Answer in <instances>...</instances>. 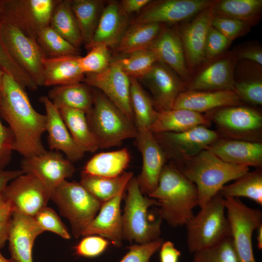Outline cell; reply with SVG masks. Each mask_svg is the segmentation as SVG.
I'll return each mask as SVG.
<instances>
[{
    "mask_svg": "<svg viewBox=\"0 0 262 262\" xmlns=\"http://www.w3.org/2000/svg\"><path fill=\"white\" fill-rule=\"evenodd\" d=\"M124 213L122 215L123 237L131 242L142 244L160 239L162 218H155L148 211L157 201L144 196L136 177H132L127 186Z\"/></svg>",
    "mask_w": 262,
    "mask_h": 262,
    "instance_id": "8992f818",
    "label": "cell"
},
{
    "mask_svg": "<svg viewBox=\"0 0 262 262\" xmlns=\"http://www.w3.org/2000/svg\"><path fill=\"white\" fill-rule=\"evenodd\" d=\"M20 164L24 173L38 179L49 195L63 181L71 177L75 171L73 163L55 150H47L39 155L23 158Z\"/></svg>",
    "mask_w": 262,
    "mask_h": 262,
    "instance_id": "9a60e30c",
    "label": "cell"
},
{
    "mask_svg": "<svg viewBox=\"0 0 262 262\" xmlns=\"http://www.w3.org/2000/svg\"><path fill=\"white\" fill-rule=\"evenodd\" d=\"M24 174L21 170H5L0 169V193H1L10 181L21 175Z\"/></svg>",
    "mask_w": 262,
    "mask_h": 262,
    "instance_id": "6f0895ef",
    "label": "cell"
},
{
    "mask_svg": "<svg viewBox=\"0 0 262 262\" xmlns=\"http://www.w3.org/2000/svg\"><path fill=\"white\" fill-rule=\"evenodd\" d=\"M59 0H0V21L18 28L36 40L39 32L49 25Z\"/></svg>",
    "mask_w": 262,
    "mask_h": 262,
    "instance_id": "9c48e42d",
    "label": "cell"
},
{
    "mask_svg": "<svg viewBox=\"0 0 262 262\" xmlns=\"http://www.w3.org/2000/svg\"><path fill=\"white\" fill-rule=\"evenodd\" d=\"M92 92L93 106L86 117L99 148L119 146L126 139L136 138L135 124L100 91Z\"/></svg>",
    "mask_w": 262,
    "mask_h": 262,
    "instance_id": "277c9868",
    "label": "cell"
},
{
    "mask_svg": "<svg viewBox=\"0 0 262 262\" xmlns=\"http://www.w3.org/2000/svg\"><path fill=\"white\" fill-rule=\"evenodd\" d=\"M136 138L143 160L142 170L136 180L143 194L148 196L156 188L166 155L153 134L148 129L136 128Z\"/></svg>",
    "mask_w": 262,
    "mask_h": 262,
    "instance_id": "e0dca14e",
    "label": "cell"
},
{
    "mask_svg": "<svg viewBox=\"0 0 262 262\" xmlns=\"http://www.w3.org/2000/svg\"><path fill=\"white\" fill-rule=\"evenodd\" d=\"M175 165L196 186L200 207L217 195L226 183L249 171V167L224 162L207 149Z\"/></svg>",
    "mask_w": 262,
    "mask_h": 262,
    "instance_id": "3957f363",
    "label": "cell"
},
{
    "mask_svg": "<svg viewBox=\"0 0 262 262\" xmlns=\"http://www.w3.org/2000/svg\"><path fill=\"white\" fill-rule=\"evenodd\" d=\"M24 89L4 73L0 90V115L13 133V150L28 158L47 151L42 142L47 119L46 115L33 108Z\"/></svg>",
    "mask_w": 262,
    "mask_h": 262,
    "instance_id": "6da1fadb",
    "label": "cell"
},
{
    "mask_svg": "<svg viewBox=\"0 0 262 262\" xmlns=\"http://www.w3.org/2000/svg\"><path fill=\"white\" fill-rule=\"evenodd\" d=\"M110 242L98 235H91L84 238L74 247L75 254L80 257L94 258L102 254Z\"/></svg>",
    "mask_w": 262,
    "mask_h": 262,
    "instance_id": "c3c4849f",
    "label": "cell"
},
{
    "mask_svg": "<svg viewBox=\"0 0 262 262\" xmlns=\"http://www.w3.org/2000/svg\"><path fill=\"white\" fill-rule=\"evenodd\" d=\"M148 196L157 201L160 216L173 227L185 225L198 206L196 186L171 163L164 164L156 188Z\"/></svg>",
    "mask_w": 262,
    "mask_h": 262,
    "instance_id": "7a4b0ae2",
    "label": "cell"
},
{
    "mask_svg": "<svg viewBox=\"0 0 262 262\" xmlns=\"http://www.w3.org/2000/svg\"><path fill=\"white\" fill-rule=\"evenodd\" d=\"M0 36L14 61L38 86H44L43 60L46 57L36 40L2 21H0Z\"/></svg>",
    "mask_w": 262,
    "mask_h": 262,
    "instance_id": "8fae6325",
    "label": "cell"
},
{
    "mask_svg": "<svg viewBox=\"0 0 262 262\" xmlns=\"http://www.w3.org/2000/svg\"><path fill=\"white\" fill-rule=\"evenodd\" d=\"M0 262H16L13 260H12L11 258L10 259H8L5 258L1 254L0 251Z\"/></svg>",
    "mask_w": 262,
    "mask_h": 262,
    "instance_id": "91938a15",
    "label": "cell"
},
{
    "mask_svg": "<svg viewBox=\"0 0 262 262\" xmlns=\"http://www.w3.org/2000/svg\"><path fill=\"white\" fill-rule=\"evenodd\" d=\"M171 164L176 165L198 154L219 138L217 131L199 126L180 132L153 134Z\"/></svg>",
    "mask_w": 262,
    "mask_h": 262,
    "instance_id": "7c38bea8",
    "label": "cell"
},
{
    "mask_svg": "<svg viewBox=\"0 0 262 262\" xmlns=\"http://www.w3.org/2000/svg\"><path fill=\"white\" fill-rule=\"evenodd\" d=\"M212 26L231 41L244 34L249 28L248 21L215 16Z\"/></svg>",
    "mask_w": 262,
    "mask_h": 262,
    "instance_id": "7dc6e473",
    "label": "cell"
},
{
    "mask_svg": "<svg viewBox=\"0 0 262 262\" xmlns=\"http://www.w3.org/2000/svg\"><path fill=\"white\" fill-rule=\"evenodd\" d=\"M43 232L33 217L14 212L8 239L11 258L16 262H33L34 242Z\"/></svg>",
    "mask_w": 262,
    "mask_h": 262,
    "instance_id": "7402d4cb",
    "label": "cell"
},
{
    "mask_svg": "<svg viewBox=\"0 0 262 262\" xmlns=\"http://www.w3.org/2000/svg\"><path fill=\"white\" fill-rule=\"evenodd\" d=\"M131 160L127 148L98 153L86 164L82 174L105 177H115L124 172Z\"/></svg>",
    "mask_w": 262,
    "mask_h": 262,
    "instance_id": "4dcf8cb0",
    "label": "cell"
},
{
    "mask_svg": "<svg viewBox=\"0 0 262 262\" xmlns=\"http://www.w3.org/2000/svg\"><path fill=\"white\" fill-rule=\"evenodd\" d=\"M124 191L102 203L98 213L83 231L82 236L96 235L119 247L123 237V221L120 205Z\"/></svg>",
    "mask_w": 262,
    "mask_h": 262,
    "instance_id": "44dd1931",
    "label": "cell"
},
{
    "mask_svg": "<svg viewBox=\"0 0 262 262\" xmlns=\"http://www.w3.org/2000/svg\"><path fill=\"white\" fill-rule=\"evenodd\" d=\"M13 213L11 203L0 193V249L8 241Z\"/></svg>",
    "mask_w": 262,
    "mask_h": 262,
    "instance_id": "816d5d0a",
    "label": "cell"
},
{
    "mask_svg": "<svg viewBox=\"0 0 262 262\" xmlns=\"http://www.w3.org/2000/svg\"><path fill=\"white\" fill-rule=\"evenodd\" d=\"M14 144V136L10 128L4 126L0 115V169L9 163Z\"/></svg>",
    "mask_w": 262,
    "mask_h": 262,
    "instance_id": "f5cc1de1",
    "label": "cell"
},
{
    "mask_svg": "<svg viewBox=\"0 0 262 262\" xmlns=\"http://www.w3.org/2000/svg\"><path fill=\"white\" fill-rule=\"evenodd\" d=\"M141 79L150 90L157 112L173 109L177 97L186 90L187 85L173 70L160 61Z\"/></svg>",
    "mask_w": 262,
    "mask_h": 262,
    "instance_id": "ac0fdd59",
    "label": "cell"
},
{
    "mask_svg": "<svg viewBox=\"0 0 262 262\" xmlns=\"http://www.w3.org/2000/svg\"><path fill=\"white\" fill-rule=\"evenodd\" d=\"M49 26L75 47L79 49L83 44L71 0H59L52 13Z\"/></svg>",
    "mask_w": 262,
    "mask_h": 262,
    "instance_id": "d590c367",
    "label": "cell"
},
{
    "mask_svg": "<svg viewBox=\"0 0 262 262\" xmlns=\"http://www.w3.org/2000/svg\"><path fill=\"white\" fill-rule=\"evenodd\" d=\"M39 100L46 110V131L50 149L63 152L72 163L81 160L85 152L74 141L59 110L47 96L40 97Z\"/></svg>",
    "mask_w": 262,
    "mask_h": 262,
    "instance_id": "ffe728a7",
    "label": "cell"
},
{
    "mask_svg": "<svg viewBox=\"0 0 262 262\" xmlns=\"http://www.w3.org/2000/svg\"><path fill=\"white\" fill-rule=\"evenodd\" d=\"M216 0H161L151 1L131 22L176 23L195 16Z\"/></svg>",
    "mask_w": 262,
    "mask_h": 262,
    "instance_id": "2e32d148",
    "label": "cell"
},
{
    "mask_svg": "<svg viewBox=\"0 0 262 262\" xmlns=\"http://www.w3.org/2000/svg\"><path fill=\"white\" fill-rule=\"evenodd\" d=\"M193 254L192 262H240L231 237Z\"/></svg>",
    "mask_w": 262,
    "mask_h": 262,
    "instance_id": "b9f144b4",
    "label": "cell"
},
{
    "mask_svg": "<svg viewBox=\"0 0 262 262\" xmlns=\"http://www.w3.org/2000/svg\"><path fill=\"white\" fill-rule=\"evenodd\" d=\"M207 149L228 163L253 166H262V143L220 137Z\"/></svg>",
    "mask_w": 262,
    "mask_h": 262,
    "instance_id": "603a6c76",
    "label": "cell"
},
{
    "mask_svg": "<svg viewBox=\"0 0 262 262\" xmlns=\"http://www.w3.org/2000/svg\"><path fill=\"white\" fill-rule=\"evenodd\" d=\"M125 55L114 61L128 76L137 79L144 77L158 61L156 53L148 48Z\"/></svg>",
    "mask_w": 262,
    "mask_h": 262,
    "instance_id": "60d3db41",
    "label": "cell"
},
{
    "mask_svg": "<svg viewBox=\"0 0 262 262\" xmlns=\"http://www.w3.org/2000/svg\"><path fill=\"white\" fill-rule=\"evenodd\" d=\"M0 68L13 77L25 88L34 91L38 86L33 80L14 61L9 54L0 36Z\"/></svg>",
    "mask_w": 262,
    "mask_h": 262,
    "instance_id": "ee69618b",
    "label": "cell"
},
{
    "mask_svg": "<svg viewBox=\"0 0 262 262\" xmlns=\"http://www.w3.org/2000/svg\"><path fill=\"white\" fill-rule=\"evenodd\" d=\"M218 194L224 198L246 197L262 205V170L248 171L234 182L222 187Z\"/></svg>",
    "mask_w": 262,
    "mask_h": 262,
    "instance_id": "8d00e7d4",
    "label": "cell"
},
{
    "mask_svg": "<svg viewBox=\"0 0 262 262\" xmlns=\"http://www.w3.org/2000/svg\"><path fill=\"white\" fill-rule=\"evenodd\" d=\"M128 16L121 11L119 2L110 1L104 6L93 39L86 47L103 45L115 49L128 28Z\"/></svg>",
    "mask_w": 262,
    "mask_h": 262,
    "instance_id": "d4e9b609",
    "label": "cell"
},
{
    "mask_svg": "<svg viewBox=\"0 0 262 262\" xmlns=\"http://www.w3.org/2000/svg\"><path fill=\"white\" fill-rule=\"evenodd\" d=\"M213 17L212 6L205 9L184 25L179 33L189 70L197 67L205 60L206 41Z\"/></svg>",
    "mask_w": 262,
    "mask_h": 262,
    "instance_id": "d6986e66",
    "label": "cell"
},
{
    "mask_svg": "<svg viewBox=\"0 0 262 262\" xmlns=\"http://www.w3.org/2000/svg\"><path fill=\"white\" fill-rule=\"evenodd\" d=\"M231 42V40L212 26L208 33L206 41L205 59H214L223 52L229 47Z\"/></svg>",
    "mask_w": 262,
    "mask_h": 262,
    "instance_id": "f907efd6",
    "label": "cell"
},
{
    "mask_svg": "<svg viewBox=\"0 0 262 262\" xmlns=\"http://www.w3.org/2000/svg\"><path fill=\"white\" fill-rule=\"evenodd\" d=\"M59 111L76 145L85 153L97 150L98 144L90 128L85 113L68 108H62Z\"/></svg>",
    "mask_w": 262,
    "mask_h": 262,
    "instance_id": "1f68e13d",
    "label": "cell"
},
{
    "mask_svg": "<svg viewBox=\"0 0 262 262\" xmlns=\"http://www.w3.org/2000/svg\"><path fill=\"white\" fill-rule=\"evenodd\" d=\"M80 56L46 57L43 60L44 86H58L82 82L85 74L78 62Z\"/></svg>",
    "mask_w": 262,
    "mask_h": 262,
    "instance_id": "f1b7e54d",
    "label": "cell"
},
{
    "mask_svg": "<svg viewBox=\"0 0 262 262\" xmlns=\"http://www.w3.org/2000/svg\"><path fill=\"white\" fill-rule=\"evenodd\" d=\"M4 74V71L0 68V90L2 84Z\"/></svg>",
    "mask_w": 262,
    "mask_h": 262,
    "instance_id": "94428289",
    "label": "cell"
},
{
    "mask_svg": "<svg viewBox=\"0 0 262 262\" xmlns=\"http://www.w3.org/2000/svg\"><path fill=\"white\" fill-rule=\"evenodd\" d=\"M225 211V198L218 194L186 223V243L191 253L212 247L231 237Z\"/></svg>",
    "mask_w": 262,
    "mask_h": 262,
    "instance_id": "5b68a950",
    "label": "cell"
},
{
    "mask_svg": "<svg viewBox=\"0 0 262 262\" xmlns=\"http://www.w3.org/2000/svg\"><path fill=\"white\" fill-rule=\"evenodd\" d=\"M36 40L46 57L79 56V48L66 40L49 25L39 32Z\"/></svg>",
    "mask_w": 262,
    "mask_h": 262,
    "instance_id": "ab89813d",
    "label": "cell"
},
{
    "mask_svg": "<svg viewBox=\"0 0 262 262\" xmlns=\"http://www.w3.org/2000/svg\"><path fill=\"white\" fill-rule=\"evenodd\" d=\"M71 5L83 44L86 48L93 39L104 7V1L101 0H71Z\"/></svg>",
    "mask_w": 262,
    "mask_h": 262,
    "instance_id": "e575fe53",
    "label": "cell"
},
{
    "mask_svg": "<svg viewBox=\"0 0 262 262\" xmlns=\"http://www.w3.org/2000/svg\"><path fill=\"white\" fill-rule=\"evenodd\" d=\"M211 121L201 113L184 109H172L158 112L156 120L148 129L152 133L180 132L196 127H209Z\"/></svg>",
    "mask_w": 262,
    "mask_h": 262,
    "instance_id": "83f0119b",
    "label": "cell"
},
{
    "mask_svg": "<svg viewBox=\"0 0 262 262\" xmlns=\"http://www.w3.org/2000/svg\"><path fill=\"white\" fill-rule=\"evenodd\" d=\"M148 49L162 62L173 70L186 84L190 81L182 42L179 33L175 30L163 28L160 33Z\"/></svg>",
    "mask_w": 262,
    "mask_h": 262,
    "instance_id": "cb8c5ba5",
    "label": "cell"
},
{
    "mask_svg": "<svg viewBox=\"0 0 262 262\" xmlns=\"http://www.w3.org/2000/svg\"><path fill=\"white\" fill-rule=\"evenodd\" d=\"M233 60L229 57L214 62L190 80L186 90L233 91Z\"/></svg>",
    "mask_w": 262,
    "mask_h": 262,
    "instance_id": "4316f807",
    "label": "cell"
},
{
    "mask_svg": "<svg viewBox=\"0 0 262 262\" xmlns=\"http://www.w3.org/2000/svg\"><path fill=\"white\" fill-rule=\"evenodd\" d=\"M89 86L82 82L55 86L47 97L58 110L62 108L77 109L86 115L93 104V92Z\"/></svg>",
    "mask_w": 262,
    "mask_h": 262,
    "instance_id": "f546056e",
    "label": "cell"
},
{
    "mask_svg": "<svg viewBox=\"0 0 262 262\" xmlns=\"http://www.w3.org/2000/svg\"><path fill=\"white\" fill-rule=\"evenodd\" d=\"M163 242V239L160 238L145 244L131 245L129 247V251L119 262H149Z\"/></svg>",
    "mask_w": 262,
    "mask_h": 262,
    "instance_id": "681fc988",
    "label": "cell"
},
{
    "mask_svg": "<svg viewBox=\"0 0 262 262\" xmlns=\"http://www.w3.org/2000/svg\"><path fill=\"white\" fill-rule=\"evenodd\" d=\"M10 201L14 212L33 217L47 206L50 195L40 181L24 173L12 180L1 192Z\"/></svg>",
    "mask_w": 262,
    "mask_h": 262,
    "instance_id": "5bb4252c",
    "label": "cell"
},
{
    "mask_svg": "<svg viewBox=\"0 0 262 262\" xmlns=\"http://www.w3.org/2000/svg\"><path fill=\"white\" fill-rule=\"evenodd\" d=\"M150 1V0H123L119 4L122 12L129 16L143 9Z\"/></svg>",
    "mask_w": 262,
    "mask_h": 262,
    "instance_id": "9f6ffc18",
    "label": "cell"
},
{
    "mask_svg": "<svg viewBox=\"0 0 262 262\" xmlns=\"http://www.w3.org/2000/svg\"><path fill=\"white\" fill-rule=\"evenodd\" d=\"M233 91L241 101L254 105L262 104V82L260 77L234 80Z\"/></svg>",
    "mask_w": 262,
    "mask_h": 262,
    "instance_id": "f6af8a7d",
    "label": "cell"
},
{
    "mask_svg": "<svg viewBox=\"0 0 262 262\" xmlns=\"http://www.w3.org/2000/svg\"><path fill=\"white\" fill-rule=\"evenodd\" d=\"M205 115L221 137L262 142V115L255 109L240 105L216 109Z\"/></svg>",
    "mask_w": 262,
    "mask_h": 262,
    "instance_id": "ba28073f",
    "label": "cell"
},
{
    "mask_svg": "<svg viewBox=\"0 0 262 262\" xmlns=\"http://www.w3.org/2000/svg\"><path fill=\"white\" fill-rule=\"evenodd\" d=\"M241 103L233 91L185 90L179 94L173 109H184L202 114L220 108L240 105Z\"/></svg>",
    "mask_w": 262,
    "mask_h": 262,
    "instance_id": "484cf974",
    "label": "cell"
},
{
    "mask_svg": "<svg viewBox=\"0 0 262 262\" xmlns=\"http://www.w3.org/2000/svg\"><path fill=\"white\" fill-rule=\"evenodd\" d=\"M231 238L240 262H257L252 246L254 230L262 225V213L247 206L239 198H225Z\"/></svg>",
    "mask_w": 262,
    "mask_h": 262,
    "instance_id": "30bf717a",
    "label": "cell"
},
{
    "mask_svg": "<svg viewBox=\"0 0 262 262\" xmlns=\"http://www.w3.org/2000/svg\"><path fill=\"white\" fill-rule=\"evenodd\" d=\"M33 217L43 232L49 231L64 239H70L71 235L66 227L58 214L50 208L45 207Z\"/></svg>",
    "mask_w": 262,
    "mask_h": 262,
    "instance_id": "bcb514c9",
    "label": "cell"
},
{
    "mask_svg": "<svg viewBox=\"0 0 262 262\" xmlns=\"http://www.w3.org/2000/svg\"><path fill=\"white\" fill-rule=\"evenodd\" d=\"M130 78V101L136 128L148 129L156 119L158 112L152 99L139 83L138 80Z\"/></svg>",
    "mask_w": 262,
    "mask_h": 262,
    "instance_id": "74e56055",
    "label": "cell"
},
{
    "mask_svg": "<svg viewBox=\"0 0 262 262\" xmlns=\"http://www.w3.org/2000/svg\"><path fill=\"white\" fill-rule=\"evenodd\" d=\"M50 199L57 205L61 214L68 220L75 238L82 236L102 204L80 182L67 180L51 193Z\"/></svg>",
    "mask_w": 262,
    "mask_h": 262,
    "instance_id": "52a82bcc",
    "label": "cell"
},
{
    "mask_svg": "<svg viewBox=\"0 0 262 262\" xmlns=\"http://www.w3.org/2000/svg\"><path fill=\"white\" fill-rule=\"evenodd\" d=\"M257 230V246L259 249H262V225L260 226Z\"/></svg>",
    "mask_w": 262,
    "mask_h": 262,
    "instance_id": "680465c9",
    "label": "cell"
},
{
    "mask_svg": "<svg viewBox=\"0 0 262 262\" xmlns=\"http://www.w3.org/2000/svg\"><path fill=\"white\" fill-rule=\"evenodd\" d=\"M133 177L131 172H124L115 177H105L85 175L82 173L80 182L95 198L103 203L125 191Z\"/></svg>",
    "mask_w": 262,
    "mask_h": 262,
    "instance_id": "836d02e7",
    "label": "cell"
},
{
    "mask_svg": "<svg viewBox=\"0 0 262 262\" xmlns=\"http://www.w3.org/2000/svg\"><path fill=\"white\" fill-rule=\"evenodd\" d=\"M163 28L158 23L131 24L115 49V52L126 55L148 48Z\"/></svg>",
    "mask_w": 262,
    "mask_h": 262,
    "instance_id": "d6a6232c",
    "label": "cell"
},
{
    "mask_svg": "<svg viewBox=\"0 0 262 262\" xmlns=\"http://www.w3.org/2000/svg\"><path fill=\"white\" fill-rule=\"evenodd\" d=\"M85 75L82 82L100 91L134 124L130 101V78L115 61L100 72Z\"/></svg>",
    "mask_w": 262,
    "mask_h": 262,
    "instance_id": "4fadbf2b",
    "label": "cell"
},
{
    "mask_svg": "<svg viewBox=\"0 0 262 262\" xmlns=\"http://www.w3.org/2000/svg\"><path fill=\"white\" fill-rule=\"evenodd\" d=\"M237 57L251 61L260 66L262 65V50L260 47L250 46L245 48L238 52Z\"/></svg>",
    "mask_w": 262,
    "mask_h": 262,
    "instance_id": "11a10c76",
    "label": "cell"
},
{
    "mask_svg": "<svg viewBox=\"0 0 262 262\" xmlns=\"http://www.w3.org/2000/svg\"><path fill=\"white\" fill-rule=\"evenodd\" d=\"M89 51L85 56L78 58L80 67L84 74L100 72L112 61L109 48L105 45L95 46Z\"/></svg>",
    "mask_w": 262,
    "mask_h": 262,
    "instance_id": "7bdbcfd3",
    "label": "cell"
},
{
    "mask_svg": "<svg viewBox=\"0 0 262 262\" xmlns=\"http://www.w3.org/2000/svg\"><path fill=\"white\" fill-rule=\"evenodd\" d=\"M160 249V262H178L180 252L172 242H163Z\"/></svg>",
    "mask_w": 262,
    "mask_h": 262,
    "instance_id": "db71d44e",
    "label": "cell"
},
{
    "mask_svg": "<svg viewBox=\"0 0 262 262\" xmlns=\"http://www.w3.org/2000/svg\"><path fill=\"white\" fill-rule=\"evenodd\" d=\"M262 0H216L212 6L215 16L250 21L260 13Z\"/></svg>",
    "mask_w": 262,
    "mask_h": 262,
    "instance_id": "f35d334b",
    "label": "cell"
}]
</instances>
